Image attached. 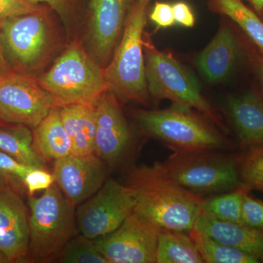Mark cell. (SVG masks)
<instances>
[{
	"mask_svg": "<svg viewBox=\"0 0 263 263\" xmlns=\"http://www.w3.org/2000/svg\"><path fill=\"white\" fill-rule=\"evenodd\" d=\"M34 146L46 160H60L71 155L70 137L62 122L60 108L52 109L32 132Z\"/></svg>",
	"mask_w": 263,
	"mask_h": 263,
	"instance_id": "cell-20",
	"label": "cell"
},
{
	"mask_svg": "<svg viewBox=\"0 0 263 263\" xmlns=\"http://www.w3.org/2000/svg\"><path fill=\"white\" fill-rule=\"evenodd\" d=\"M55 183L76 208L94 195L106 179L105 162L98 156L70 155L54 161Z\"/></svg>",
	"mask_w": 263,
	"mask_h": 263,
	"instance_id": "cell-12",
	"label": "cell"
},
{
	"mask_svg": "<svg viewBox=\"0 0 263 263\" xmlns=\"http://www.w3.org/2000/svg\"><path fill=\"white\" fill-rule=\"evenodd\" d=\"M238 51V46L231 30L222 27L200 53L197 65L209 82L222 81L233 69Z\"/></svg>",
	"mask_w": 263,
	"mask_h": 263,
	"instance_id": "cell-18",
	"label": "cell"
},
{
	"mask_svg": "<svg viewBox=\"0 0 263 263\" xmlns=\"http://www.w3.org/2000/svg\"><path fill=\"white\" fill-rule=\"evenodd\" d=\"M0 41L12 70L37 77L58 51L60 38L47 8L4 21Z\"/></svg>",
	"mask_w": 263,
	"mask_h": 263,
	"instance_id": "cell-2",
	"label": "cell"
},
{
	"mask_svg": "<svg viewBox=\"0 0 263 263\" xmlns=\"http://www.w3.org/2000/svg\"><path fill=\"white\" fill-rule=\"evenodd\" d=\"M29 247V213L12 189L0 185V253L8 262L27 259Z\"/></svg>",
	"mask_w": 263,
	"mask_h": 263,
	"instance_id": "cell-15",
	"label": "cell"
},
{
	"mask_svg": "<svg viewBox=\"0 0 263 263\" xmlns=\"http://www.w3.org/2000/svg\"><path fill=\"white\" fill-rule=\"evenodd\" d=\"M32 167L26 165L0 151V185L12 189L24 186L26 175Z\"/></svg>",
	"mask_w": 263,
	"mask_h": 263,
	"instance_id": "cell-28",
	"label": "cell"
},
{
	"mask_svg": "<svg viewBox=\"0 0 263 263\" xmlns=\"http://www.w3.org/2000/svg\"><path fill=\"white\" fill-rule=\"evenodd\" d=\"M55 183L53 174L46 169L32 167L24 177V187L28 192L29 196H33L36 192L46 190Z\"/></svg>",
	"mask_w": 263,
	"mask_h": 263,
	"instance_id": "cell-31",
	"label": "cell"
},
{
	"mask_svg": "<svg viewBox=\"0 0 263 263\" xmlns=\"http://www.w3.org/2000/svg\"><path fill=\"white\" fill-rule=\"evenodd\" d=\"M161 230L134 212L117 230L93 240L109 263H155Z\"/></svg>",
	"mask_w": 263,
	"mask_h": 263,
	"instance_id": "cell-11",
	"label": "cell"
},
{
	"mask_svg": "<svg viewBox=\"0 0 263 263\" xmlns=\"http://www.w3.org/2000/svg\"><path fill=\"white\" fill-rule=\"evenodd\" d=\"M246 192L248 191L242 188L203 199L202 211L218 220L242 224V203Z\"/></svg>",
	"mask_w": 263,
	"mask_h": 263,
	"instance_id": "cell-25",
	"label": "cell"
},
{
	"mask_svg": "<svg viewBox=\"0 0 263 263\" xmlns=\"http://www.w3.org/2000/svg\"><path fill=\"white\" fill-rule=\"evenodd\" d=\"M8 262V259L5 258V256L0 253V263Z\"/></svg>",
	"mask_w": 263,
	"mask_h": 263,
	"instance_id": "cell-38",
	"label": "cell"
},
{
	"mask_svg": "<svg viewBox=\"0 0 263 263\" xmlns=\"http://www.w3.org/2000/svg\"><path fill=\"white\" fill-rule=\"evenodd\" d=\"M143 46L148 94L157 100L166 99L176 105L196 109L220 124L194 76L172 55L157 49L145 32Z\"/></svg>",
	"mask_w": 263,
	"mask_h": 263,
	"instance_id": "cell-8",
	"label": "cell"
},
{
	"mask_svg": "<svg viewBox=\"0 0 263 263\" xmlns=\"http://www.w3.org/2000/svg\"><path fill=\"white\" fill-rule=\"evenodd\" d=\"M256 10H263V0H249Z\"/></svg>",
	"mask_w": 263,
	"mask_h": 263,
	"instance_id": "cell-37",
	"label": "cell"
},
{
	"mask_svg": "<svg viewBox=\"0 0 263 263\" xmlns=\"http://www.w3.org/2000/svg\"><path fill=\"white\" fill-rule=\"evenodd\" d=\"M148 3L136 0L133 5L120 42L111 60L104 67L108 91L121 102L146 104L148 100L143 46Z\"/></svg>",
	"mask_w": 263,
	"mask_h": 263,
	"instance_id": "cell-5",
	"label": "cell"
},
{
	"mask_svg": "<svg viewBox=\"0 0 263 263\" xmlns=\"http://www.w3.org/2000/svg\"><path fill=\"white\" fill-rule=\"evenodd\" d=\"M193 229L219 243L247 252L263 262V230L218 220L202 211Z\"/></svg>",
	"mask_w": 263,
	"mask_h": 263,
	"instance_id": "cell-16",
	"label": "cell"
},
{
	"mask_svg": "<svg viewBox=\"0 0 263 263\" xmlns=\"http://www.w3.org/2000/svg\"><path fill=\"white\" fill-rule=\"evenodd\" d=\"M162 163L175 182L197 195L224 193L243 188L235 155L211 151L174 152Z\"/></svg>",
	"mask_w": 263,
	"mask_h": 263,
	"instance_id": "cell-7",
	"label": "cell"
},
{
	"mask_svg": "<svg viewBox=\"0 0 263 263\" xmlns=\"http://www.w3.org/2000/svg\"><path fill=\"white\" fill-rule=\"evenodd\" d=\"M43 8L30 0H0V25L7 19L34 13Z\"/></svg>",
	"mask_w": 263,
	"mask_h": 263,
	"instance_id": "cell-30",
	"label": "cell"
},
{
	"mask_svg": "<svg viewBox=\"0 0 263 263\" xmlns=\"http://www.w3.org/2000/svg\"><path fill=\"white\" fill-rule=\"evenodd\" d=\"M176 24L185 27H193L195 25V16L191 8L186 3L179 2L173 5Z\"/></svg>",
	"mask_w": 263,
	"mask_h": 263,
	"instance_id": "cell-34",
	"label": "cell"
},
{
	"mask_svg": "<svg viewBox=\"0 0 263 263\" xmlns=\"http://www.w3.org/2000/svg\"><path fill=\"white\" fill-rule=\"evenodd\" d=\"M157 263H204L188 233L161 230L156 252Z\"/></svg>",
	"mask_w": 263,
	"mask_h": 263,
	"instance_id": "cell-22",
	"label": "cell"
},
{
	"mask_svg": "<svg viewBox=\"0 0 263 263\" xmlns=\"http://www.w3.org/2000/svg\"><path fill=\"white\" fill-rule=\"evenodd\" d=\"M237 162L243 187L263 193V144L242 148Z\"/></svg>",
	"mask_w": 263,
	"mask_h": 263,
	"instance_id": "cell-26",
	"label": "cell"
},
{
	"mask_svg": "<svg viewBox=\"0 0 263 263\" xmlns=\"http://www.w3.org/2000/svg\"><path fill=\"white\" fill-rule=\"evenodd\" d=\"M135 119L148 136L174 152H204L228 148L219 131L190 107L174 104L163 110H136Z\"/></svg>",
	"mask_w": 263,
	"mask_h": 263,
	"instance_id": "cell-4",
	"label": "cell"
},
{
	"mask_svg": "<svg viewBox=\"0 0 263 263\" xmlns=\"http://www.w3.org/2000/svg\"><path fill=\"white\" fill-rule=\"evenodd\" d=\"M241 220L243 226L263 230V202L249 196L248 192L243 195Z\"/></svg>",
	"mask_w": 263,
	"mask_h": 263,
	"instance_id": "cell-29",
	"label": "cell"
},
{
	"mask_svg": "<svg viewBox=\"0 0 263 263\" xmlns=\"http://www.w3.org/2000/svg\"><path fill=\"white\" fill-rule=\"evenodd\" d=\"M57 259L65 263H109L97 248L94 240L81 235L72 238Z\"/></svg>",
	"mask_w": 263,
	"mask_h": 263,
	"instance_id": "cell-27",
	"label": "cell"
},
{
	"mask_svg": "<svg viewBox=\"0 0 263 263\" xmlns=\"http://www.w3.org/2000/svg\"><path fill=\"white\" fill-rule=\"evenodd\" d=\"M149 16L151 20L161 28L172 27L176 24L173 5L167 3H156Z\"/></svg>",
	"mask_w": 263,
	"mask_h": 263,
	"instance_id": "cell-32",
	"label": "cell"
},
{
	"mask_svg": "<svg viewBox=\"0 0 263 263\" xmlns=\"http://www.w3.org/2000/svg\"><path fill=\"white\" fill-rule=\"evenodd\" d=\"M217 9L231 18L263 53V22L240 0H216Z\"/></svg>",
	"mask_w": 263,
	"mask_h": 263,
	"instance_id": "cell-24",
	"label": "cell"
},
{
	"mask_svg": "<svg viewBox=\"0 0 263 263\" xmlns=\"http://www.w3.org/2000/svg\"><path fill=\"white\" fill-rule=\"evenodd\" d=\"M94 104H72L60 107V115L76 156L95 154L96 112Z\"/></svg>",
	"mask_w": 263,
	"mask_h": 263,
	"instance_id": "cell-19",
	"label": "cell"
},
{
	"mask_svg": "<svg viewBox=\"0 0 263 263\" xmlns=\"http://www.w3.org/2000/svg\"><path fill=\"white\" fill-rule=\"evenodd\" d=\"M139 1L146 2V3H149L151 0H139Z\"/></svg>",
	"mask_w": 263,
	"mask_h": 263,
	"instance_id": "cell-39",
	"label": "cell"
},
{
	"mask_svg": "<svg viewBox=\"0 0 263 263\" xmlns=\"http://www.w3.org/2000/svg\"><path fill=\"white\" fill-rule=\"evenodd\" d=\"M126 184L136 195L134 212L161 229L188 233L193 229L203 199L175 182L162 162L135 167Z\"/></svg>",
	"mask_w": 263,
	"mask_h": 263,
	"instance_id": "cell-1",
	"label": "cell"
},
{
	"mask_svg": "<svg viewBox=\"0 0 263 263\" xmlns=\"http://www.w3.org/2000/svg\"><path fill=\"white\" fill-rule=\"evenodd\" d=\"M0 151L29 167L46 169V160L34 148L32 132L27 126L0 127Z\"/></svg>",
	"mask_w": 263,
	"mask_h": 263,
	"instance_id": "cell-21",
	"label": "cell"
},
{
	"mask_svg": "<svg viewBox=\"0 0 263 263\" xmlns=\"http://www.w3.org/2000/svg\"><path fill=\"white\" fill-rule=\"evenodd\" d=\"M12 72L13 71L12 70L11 67H10L9 64L7 61L1 41H0V77L8 75Z\"/></svg>",
	"mask_w": 263,
	"mask_h": 263,
	"instance_id": "cell-35",
	"label": "cell"
},
{
	"mask_svg": "<svg viewBox=\"0 0 263 263\" xmlns=\"http://www.w3.org/2000/svg\"><path fill=\"white\" fill-rule=\"evenodd\" d=\"M205 263H259L257 257L193 229L189 233Z\"/></svg>",
	"mask_w": 263,
	"mask_h": 263,
	"instance_id": "cell-23",
	"label": "cell"
},
{
	"mask_svg": "<svg viewBox=\"0 0 263 263\" xmlns=\"http://www.w3.org/2000/svg\"><path fill=\"white\" fill-rule=\"evenodd\" d=\"M257 66H258L259 76H260L263 86V57H257Z\"/></svg>",
	"mask_w": 263,
	"mask_h": 263,
	"instance_id": "cell-36",
	"label": "cell"
},
{
	"mask_svg": "<svg viewBox=\"0 0 263 263\" xmlns=\"http://www.w3.org/2000/svg\"><path fill=\"white\" fill-rule=\"evenodd\" d=\"M119 101L113 93L108 91L95 103V154L110 165L122 158L130 143V132Z\"/></svg>",
	"mask_w": 263,
	"mask_h": 263,
	"instance_id": "cell-13",
	"label": "cell"
},
{
	"mask_svg": "<svg viewBox=\"0 0 263 263\" xmlns=\"http://www.w3.org/2000/svg\"><path fill=\"white\" fill-rule=\"evenodd\" d=\"M33 3H45L56 12L65 22L70 20L72 15V0H30Z\"/></svg>",
	"mask_w": 263,
	"mask_h": 263,
	"instance_id": "cell-33",
	"label": "cell"
},
{
	"mask_svg": "<svg viewBox=\"0 0 263 263\" xmlns=\"http://www.w3.org/2000/svg\"><path fill=\"white\" fill-rule=\"evenodd\" d=\"M136 205V194L129 186L109 179L79 205L76 212L78 231L90 240L105 236L117 230Z\"/></svg>",
	"mask_w": 263,
	"mask_h": 263,
	"instance_id": "cell-9",
	"label": "cell"
},
{
	"mask_svg": "<svg viewBox=\"0 0 263 263\" xmlns=\"http://www.w3.org/2000/svg\"><path fill=\"white\" fill-rule=\"evenodd\" d=\"M37 79L58 108L94 104L108 91L103 67L78 41L71 43Z\"/></svg>",
	"mask_w": 263,
	"mask_h": 263,
	"instance_id": "cell-3",
	"label": "cell"
},
{
	"mask_svg": "<svg viewBox=\"0 0 263 263\" xmlns=\"http://www.w3.org/2000/svg\"><path fill=\"white\" fill-rule=\"evenodd\" d=\"M227 112L240 148L263 144V98L253 91L231 97Z\"/></svg>",
	"mask_w": 263,
	"mask_h": 263,
	"instance_id": "cell-17",
	"label": "cell"
},
{
	"mask_svg": "<svg viewBox=\"0 0 263 263\" xmlns=\"http://www.w3.org/2000/svg\"><path fill=\"white\" fill-rule=\"evenodd\" d=\"M28 258L34 262L57 259L78 231L76 208L67 201L56 183L41 197L29 198Z\"/></svg>",
	"mask_w": 263,
	"mask_h": 263,
	"instance_id": "cell-6",
	"label": "cell"
},
{
	"mask_svg": "<svg viewBox=\"0 0 263 263\" xmlns=\"http://www.w3.org/2000/svg\"><path fill=\"white\" fill-rule=\"evenodd\" d=\"M128 0H91L89 42L97 61L108 64L122 35L127 18Z\"/></svg>",
	"mask_w": 263,
	"mask_h": 263,
	"instance_id": "cell-14",
	"label": "cell"
},
{
	"mask_svg": "<svg viewBox=\"0 0 263 263\" xmlns=\"http://www.w3.org/2000/svg\"><path fill=\"white\" fill-rule=\"evenodd\" d=\"M54 108L37 77L15 72L0 77V122L34 129Z\"/></svg>",
	"mask_w": 263,
	"mask_h": 263,
	"instance_id": "cell-10",
	"label": "cell"
}]
</instances>
